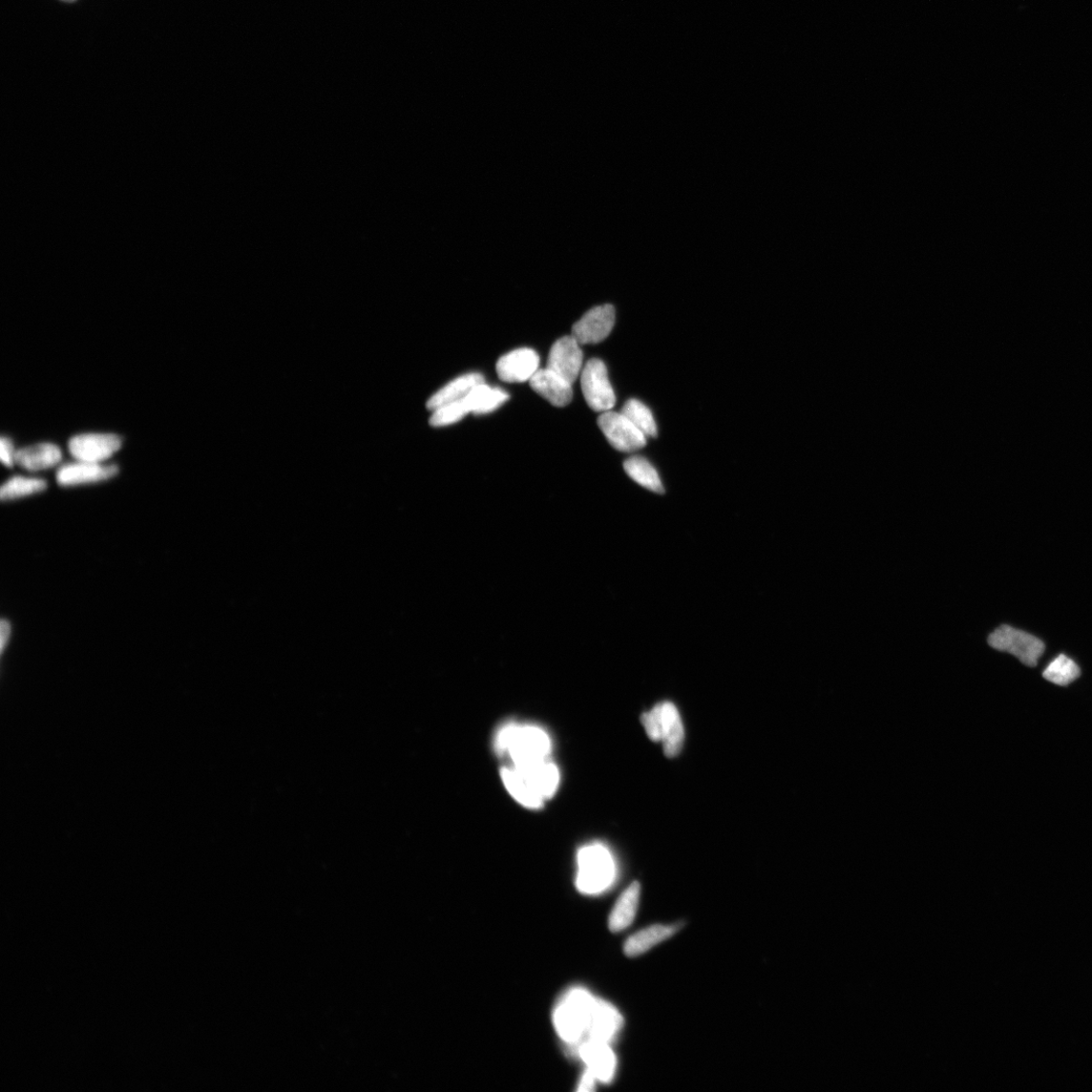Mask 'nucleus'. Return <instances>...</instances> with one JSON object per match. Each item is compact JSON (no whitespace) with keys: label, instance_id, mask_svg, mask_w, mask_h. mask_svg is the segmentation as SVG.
Masks as SVG:
<instances>
[{"label":"nucleus","instance_id":"nucleus-1","mask_svg":"<svg viewBox=\"0 0 1092 1092\" xmlns=\"http://www.w3.org/2000/svg\"><path fill=\"white\" fill-rule=\"evenodd\" d=\"M495 748L500 753H508L513 766L518 767L548 760L552 742L538 726L510 723L499 729Z\"/></svg>","mask_w":1092,"mask_h":1092},{"label":"nucleus","instance_id":"nucleus-2","mask_svg":"<svg viewBox=\"0 0 1092 1092\" xmlns=\"http://www.w3.org/2000/svg\"><path fill=\"white\" fill-rule=\"evenodd\" d=\"M596 999L583 989H573L560 999L554 1012V1024L564 1043L578 1047L587 1039Z\"/></svg>","mask_w":1092,"mask_h":1092},{"label":"nucleus","instance_id":"nucleus-3","mask_svg":"<svg viewBox=\"0 0 1092 1092\" xmlns=\"http://www.w3.org/2000/svg\"><path fill=\"white\" fill-rule=\"evenodd\" d=\"M642 723L647 737L654 742H662L668 758H675L681 752L685 730L677 707L671 702H661L642 716Z\"/></svg>","mask_w":1092,"mask_h":1092},{"label":"nucleus","instance_id":"nucleus-4","mask_svg":"<svg viewBox=\"0 0 1092 1092\" xmlns=\"http://www.w3.org/2000/svg\"><path fill=\"white\" fill-rule=\"evenodd\" d=\"M576 885L585 894H597L613 884L615 875L614 860L601 845L582 848L578 853Z\"/></svg>","mask_w":1092,"mask_h":1092},{"label":"nucleus","instance_id":"nucleus-5","mask_svg":"<svg viewBox=\"0 0 1092 1092\" xmlns=\"http://www.w3.org/2000/svg\"><path fill=\"white\" fill-rule=\"evenodd\" d=\"M989 643L999 652L1009 653L1027 667H1036L1045 652L1044 642L1031 634L1001 625L989 638Z\"/></svg>","mask_w":1092,"mask_h":1092},{"label":"nucleus","instance_id":"nucleus-6","mask_svg":"<svg viewBox=\"0 0 1092 1092\" xmlns=\"http://www.w3.org/2000/svg\"><path fill=\"white\" fill-rule=\"evenodd\" d=\"M581 386L587 406L595 412L604 413L614 407L616 396L601 360L593 359L584 366Z\"/></svg>","mask_w":1092,"mask_h":1092},{"label":"nucleus","instance_id":"nucleus-7","mask_svg":"<svg viewBox=\"0 0 1092 1092\" xmlns=\"http://www.w3.org/2000/svg\"><path fill=\"white\" fill-rule=\"evenodd\" d=\"M598 425L609 444L618 451L634 452L646 446V436L622 413H602Z\"/></svg>","mask_w":1092,"mask_h":1092},{"label":"nucleus","instance_id":"nucleus-8","mask_svg":"<svg viewBox=\"0 0 1092 1092\" xmlns=\"http://www.w3.org/2000/svg\"><path fill=\"white\" fill-rule=\"evenodd\" d=\"M122 438L115 434H79L69 440L70 454L80 461L101 464L122 448Z\"/></svg>","mask_w":1092,"mask_h":1092},{"label":"nucleus","instance_id":"nucleus-9","mask_svg":"<svg viewBox=\"0 0 1092 1092\" xmlns=\"http://www.w3.org/2000/svg\"><path fill=\"white\" fill-rule=\"evenodd\" d=\"M615 324V308L605 304L587 311L573 326L572 336L581 345L597 344L611 335Z\"/></svg>","mask_w":1092,"mask_h":1092},{"label":"nucleus","instance_id":"nucleus-10","mask_svg":"<svg viewBox=\"0 0 1092 1092\" xmlns=\"http://www.w3.org/2000/svg\"><path fill=\"white\" fill-rule=\"evenodd\" d=\"M583 359L581 344L574 336H564L553 345L546 368L574 384L583 370Z\"/></svg>","mask_w":1092,"mask_h":1092},{"label":"nucleus","instance_id":"nucleus-11","mask_svg":"<svg viewBox=\"0 0 1092 1092\" xmlns=\"http://www.w3.org/2000/svg\"><path fill=\"white\" fill-rule=\"evenodd\" d=\"M119 473L116 465H102L76 460L75 463L62 466L56 473V481L61 487H77L96 484L115 478Z\"/></svg>","mask_w":1092,"mask_h":1092},{"label":"nucleus","instance_id":"nucleus-12","mask_svg":"<svg viewBox=\"0 0 1092 1092\" xmlns=\"http://www.w3.org/2000/svg\"><path fill=\"white\" fill-rule=\"evenodd\" d=\"M538 369L539 356L531 348H520L503 355L496 366L499 379L510 384L530 382Z\"/></svg>","mask_w":1092,"mask_h":1092},{"label":"nucleus","instance_id":"nucleus-13","mask_svg":"<svg viewBox=\"0 0 1092 1092\" xmlns=\"http://www.w3.org/2000/svg\"><path fill=\"white\" fill-rule=\"evenodd\" d=\"M578 1054L597 1080L608 1083L614 1077L616 1058L608 1043L586 1040L578 1046Z\"/></svg>","mask_w":1092,"mask_h":1092},{"label":"nucleus","instance_id":"nucleus-14","mask_svg":"<svg viewBox=\"0 0 1092 1092\" xmlns=\"http://www.w3.org/2000/svg\"><path fill=\"white\" fill-rule=\"evenodd\" d=\"M530 384L535 393L556 407L568 406L573 400V384L548 368L538 369Z\"/></svg>","mask_w":1092,"mask_h":1092},{"label":"nucleus","instance_id":"nucleus-15","mask_svg":"<svg viewBox=\"0 0 1092 1092\" xmlns=\"http://www.w3.org/2000/svg\"><path fill=\"white\" fill-rule=\"evenodd\" d=\"M543 800H550L560 784L559 768L549 760L540 761L524 766H513Z\"/></svg>","mask_w":1092,"mask_h":1092},{"label":"nucleus","instance_id":"nucleus-16","mask_svg":"<svg viewBox=\"0 0 1092 1092\" xmlns=\"http://www.w3.org/2000/svg\"><path fill=\"white\" fill-rule=\"evenodd\" d=\"M623 1019L615 1007L597 998L594 1006L589 1035L587 1040L609 1043L619 1032Z\"/></svg>","mask_w":1092,"mask_h":1092},{"label":"nucleus","instance_id":"nucleus-17","mask_svg":"<svg viewBox=\"0 0 1092 1092\" xmlns=\"http://www.w3.org/2000/svg\"><path fill=\"white\" fill-rule=\"evenodd\" d=\"M62 459L60 449L52 444H41L19 450L15 453V464L31 473L56 467Z\"/></svg>","mask_w":1092,"mask_h":1092},{"label":"nucleus","instance_id":"nucleus-18","mask_svg":"<svg viewBox=\"0 0 1092 1092\" xmlns=\"http://www.w3.org/2000/svg\"><path fill=\"white\" fill-rule=\"evenodd\" d=\"M484 382V376L478 372L461 375L435 393L429 398L427 408L434 411L441 406L463 400L476 386Z\"/></svg>","mask_w":1092,"mask_h":1092},{"label":"nucleus","instance_id":"nucleus-19","mask_svg":"<svg viewBox=\"0 0 1092 1092\" xmlns=\"http://www.w3.org/2000/svg\"><path fill=\"white\" fill-rule=\"evenodd\" d=\"M641 897V885L638 881L630 885L620 895L609 916V929L617 933L627 929L635 920Z\"/></svg>","mask_w":1092,"mask_h":1092},{"label":"nucleus","instance_id":"nucleus-20","mask_svg":"<svg viewBox=\"0 0 1092 1092\" xmlns=\"http://www.w3.org/2000/svg\"><path fill=\"white\" fill-rule=\"evenodd\" d=\"M509 397L505 391L490 387L484 382L476 386L465 397V401L470 413L484 415L499 409L509 400Z\"/></svg>","mask_w":1092,"mask_h":1092},{"label":"nucleus","instance_id":"nucleus-21","mask_svg":"<svg viewBox=\"0 0 1092 1092\" xmlns=\"http://www.w3.org/2000/svg\"><path fill=\"white\" fill-rule=\"evenodd\" d=\"M673 926L655 925L642 930L630 937L624 943V953L637 957L654 948L677 932Z\"/></svg>","mask_w":1092,"mask_h":1092},{"label":"nucleus","instance_id":"nucleus-22","mask_svg":"<svg viewBox=\"0 0 1092 1092\" xmlns=\"http://www.w3.org/2000/svg\"><path fill=\"white\" fill-rule=\"evenodd\" d=\"M502 780L504 785L514 798L524 807L537 809L543 806L545 802L538 794H536L527 781L523 778L522 775L512 768H503L501 771Z\"/></svg>","mask_w":1092,"mask_h":1092},{"label":"nucleus","instance_id":"nucleus-23","mask_svg":"<svg viewBox=\"0 0 1092 1092\" xmlns=\"http://www.w3.org/2000/svg\"><path fill=\"white\" fill-rule=\"evenodd\" d=\"M48 488L44 478L14 476L8 479L0 490V499L4 502L19 500L43 493Z\"/></svg>","mask_w":1092,"mask_h":1092},{"label":"nucleus","instance_id":"nucleus-24","mask_svg":"<svg viewBox=\"0 0 1092 1092\" xmlns=\"http://www.w3.org/2000/svg\"><path fill=\"white\" fill-rule=\"evenodd\" d=\"M624 470L642 487L659 494L665 492L657 470L647 459L642 456L630 457L625 460Z\"/></svg>","mask_w":1092,"mask_h":1092},{"label":"nucleus","instance_id":"nucleus-25","mask_svg":"<svg viewBox=\"0 0 1092 1092\" xmlns=\"http://www.w3.org/2000/svg\"><path fill=\"white\" fill-rule=\"evenodd\" d=\"M1079 667L1074 660L1060 655L1044 670L1043 677L1055 685L1068 686L1079 678Z\"/></svg>","mask_w":1092,"mask_h":1092},{"label":"nucleus","instance_id":"nucleus-26","mask_svg":"<svg viewBox=\"0 0 1092 1092\" xmlns=\"http://www.w3.org/2000/svg\"><path fill=\"white\" fill-rule=\"evenodd\" d=\"M646 437H657L658 427L650 410L641 401L632 398L621 411Z\"/></svg>","mask_w":1092,"mask_h":1092},{"label":"nucleus","instance_id":"nucleus-27","mask_svg":"<svg viewBox=\"0 0 1092 1092\" xmlns=\"http://www.w3.org/2000/svg\"><path fill=\"white\" fill-rule=\"evenodd\" d=\"M468 414H470V410L465 398H463V400L434 410L429 420L430 425L433 427L450 426L463 420Z\"/></svg>","mask_w":1092,"mask_h":1092},{"label":"nucleus","instance_id":"nucleus-28","mask_svg":"<svg viewBox=\"0 0 1092 1092\" xmlns=\"http://www.w3.org/2000/svg\"><path fill=\"white\" fill-rule=\"evenodd\" d=\"M15 453L12 440L9 437L3 436L0 440V458L3 464L8 468H13L15 464Z\"/></svg>","mask_w":1092,"mask_h":1092},{"label":"nucleus","instance_id":"nucleus-29","mask_svg":"<svg viewBox=\"0 0 1092 1092\" xmlns=\"http://www.w3.org/2000/svg\"><path fill=\"white\" fill-rule=\"evenodd\" d=\"M12 634V622L6 618L2 619V622H0V650H2V654L5 653L6 648L10 644Z\"/></svg>","mask_w":1092,"mask_h":1092},{"label":"nucleus","instance_id":"nucleus-30","mask_svg":"<svg viewBox=\"0 0 1092 1092\" xmlns=\"http://www.w3.org/2000/svg\"><path fill=\"white\" fill-rule=\"evenodd\" d=\"M596 1080H597V1078H595V1076L591 1073V1071L589 1069H587L586 1071V1073L584 1074V1076L582 1077L581 1082L579 1084L578 1091H581V1092L593 1091L595 1089V1086H596Z\"/></svg>","mask_w":1092,"mask_h":1092},{"label":"nucleus","instance_id":"nucleus-31","mask_svg":"<svg viewBox=\"0 0 1092 1092\" xmlns=\"http://www.w3.org/2000/svg\"><path fill=\"white\" fill-rule=\"evenodd\" d=\"M67 2H73V0H67Z\"/></svg>","mask_w":1092,"mask_h":1092}]
</instances>
